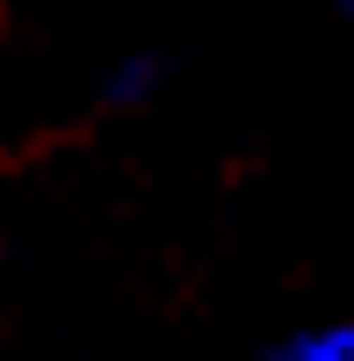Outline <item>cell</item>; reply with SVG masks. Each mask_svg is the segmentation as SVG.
Returning <instances> with one entry per match:
<instances>
[{"mask_svg": "<svg viewBox=\"0 0 354 361\" xmlns=\"http://www.w3.org/2000/svg\"><path fill=\"white\" fill-rule=\"evenodd\" d=\"M275 361H354V311L347 318H318V325H297Z\"/></svg>", "mask_w": 354, "mask_h": 361, "instance_id": "1", "label": "cell"}, {"mask_svg": "<svg viewBox=\"0 0 354 361\" xmlns=\"http://www.w3.org/2000/svg\"><path fill=\"white\" fill-rule=\"evenodd\" d=\"M340 8H347V15H354V0H340Z\"/></svg>", "mask_w": 354, "mask_h": 361, "instance_id": "2", "label": "cell"}]
</instances>
